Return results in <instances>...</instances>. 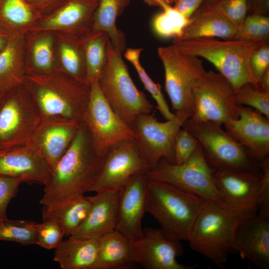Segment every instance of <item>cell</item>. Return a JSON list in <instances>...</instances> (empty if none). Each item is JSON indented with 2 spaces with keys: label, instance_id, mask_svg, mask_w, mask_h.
<instances>
[{
  "label": "cell",
  "instance_id": "1",
  "mask_svg": "<svg viewBox=\"0 0 269 269\" xmlns=\"http://www.w3.org/2000/svg\"><path fill=\"white\" fill-rule=\"evenodd\" d=\"M105 157L95 151L85 127L81 124L70 146L52 169L40 204L53 206L90 192Z\"/></svg>",
  "mask_w": 269,
  "mask_h": 269
},
{
  "label": "cell",
  "instance_id": "2",
  "mask_svg": "<svg viewBox=\"0 0 269 269\" xmlns=\"http://www.w3.org/2000/svg\"><path fill=\"white\" fill-rule=\"evenodd\" d=\"M42 120L61 119L81 124L90 95V85L61 69L47 73L27 71L23 84Z\"/></svg>",
  "mask_w": 269,
  "mask_h": 269
},
{
  "label": "cell",
  "instance_id": "3",
  "mask_svg": "<svg viewBox=\"0 0 269 269\" xmlns=\"http://www.w3.org/2000/svg\"><path fill=\"white\" fill-rule=\"evenodd\" d=\"M206 200L166 182L148 179L146 212L169 239L188 241Z\"/></svg>",
  "mask_w": 269,
  "mask_h": 269
},
{
  "label": "cell",
  "instance_id": "4",
  "mask_svg": "<svg viewBox=\"0 0 269 269\" xmlns=\"http://www.w3.org/2000/svg\"><path fill=\"white\" fill-rule=\"evenodd\" d=\"M264 42L204 37L173 39L172 44L183 53L211 62L236 90L246 83L260 88L252 73L250 59Z\"/></svg>",
  "mask_w": 269,
  "mask_h": 269
},
{
  "label": "cell",
  "instance_id": "5",
  "mask_svg": "<svg viewBox=\"0 0 269 269\" xmlns=\"http://www.w3.org/2000/svg\"><path fill=\"white\" fill-rule=\"evenodd\" d=\"M122 53L109 39L106 59L98 81L110 107L132 128L136 117L151 113L153 106L133 82Z\"/></svg>",
  "mask_w": 269,
  "mask_h": 269
},
{
  "label": "cell",
  "instance_id": "6",
  "mask_svg": "<svg viewBox=\"0 0 269 269\" xmlns=\"http://www.w3.org/2000/svg\"><path fill=\"white\" fill-rule=\"evenodd\" d=\"M240 217L228 206L206 200L188 240L190 248L223 268L231 253Z\"/></svg>",
  "mask_w": 269,
  "mask_h": 269
},
{
  "label": "cell",
  "instance_id": "7",
  "mask_svg": "<svg viewBox=\"0 0 269 269\" xmlns=\"http://www.w3.org/2000/svg\"><path fill=\"white\" fill-rule=\"evenodd\" d=\"M222 126L219 123L189 118L182 127L197 139L206 161L215 171L261 170L263 163L256 161Z\"/></svg>",
  "mask_w": 269,
  "mask_h": 269
},
{
  "label": "cell",
  "instance_id": "8",
  "mask_svg": "<svg viewBox=\"0 0 269 269\" xmlns=\"http://www.w3.org/2000/svg\"><path fill=\"white\" fill-rule=\"evenodd\" d=\"M214 172L206 161L199 143L190 157L183 163H172L162 158L145 174L148 179L171 184L205 200L227 206L216 184Z\"/></svg>",
  "mask_w": 269,
  "mask_h": 269
},
{
  "label": "cell",
  "instance_id": "9",
  "mask_svg": "<svg viewBox=\"0 0 269 269\" xmlns=\"http://www.w3.org/2000/svg\"><path fill=\"white\" fill-rule=\"evenodd\" d=\"M157 54L164 67L165 90L172 110L174 113L187 111L192 116L193 90L206 72L203 61L183 53L173 44L159 47Z\"/></svg>",
  "mask_w": 269,
  "mask_h": 269
},
{
  "label": "cell",
  "instance_id": "10",
  "mask_svg": "<svg viewBox=\"0 0 269 269\" xmlns=\"http://www.w3.org/2000/svg\"><path fill=\"white\" fill-rule=\"evenodd\" d=\"M90 95L82 122L92 147L99 155L105 157L118 144L134 141L131 127L112 109L104 98L98 79L90 82Z\"/></svg>",
  "mask_w": 269,
  "mask_h": 269
},
{
  "label": "cell",
  "instance_id": "11",
  "mask_svg": "<svg viewBox=\"0 0 269 269\" xmlns=\"http://www.w3.org/2000/svg\"><path fill=\"white\" fill-rule=\"evenodd\" d=\"M42 121L23 85L5 93L0 105V149L27 145Z\"/></svg>",
  "mask_w": 269,
  "mask_h": 269
},
{
  "label": "cell",
  "instance_id": "12",
  "mask_svg": "<svg viewBox=\"0 0 269 269\" xmlns=\"http://www.w3.org/2000/svg\"><path fill=\"white\" fill-rule=\"evenodd\" d=\"M174 116L164 122H159L154 114L137 116L132 127L134 142L140 154L150 169L164 158L174 163V146L176 135L191 114L178 111Z\"/></svg>",
  "mask_w": 269,
  "mask_h": 269
},
{
  "label": "cell",
  "instance_id": "13",
  "mask_svg": "<svg viewBox=\"0 0 269 269\" xmlns=\"http://www.w3.org/2000/svg\"><path fill=\"white\" fill-rule=\"evenodd\" d=\"M194 110L191 119L222 125L238 118L235 89L219 72L206 71L193 90Z\"/></svg>",
  "mask_w": 269,
  "mask_h": 269
},
{
  "label": "cell",
  "instance_id": "14",
  "mask_svg": "<svg viewBox=\"0 0 269 269\" xmlns=\"http://www.w3.org/2000/svg\"><path fill=\"white\" fill-rule=\"evenodd\" d=\"M263 177L262 169L258 171L224 170L214 173L216 184L227 206L240 218L257 215Z\"/></svg>",
  "mask_w": 269,
  "mask_h": 269
},
{
  "label": "cell",
  "instance_id": "15",
  "mask_svg": "<svg viewBox=\"0 0 269 269\" xmlns=\"http://www.w3.org/2000/svg\"><path fill=\"white\" fill-rule=\"evenodd\" d=\"M143 235L130 242L132 258L146 269H193L197 265L179 263L177 257L183 253L180 241L168 238L160 228L143 229Z\"/></svg>",
  "mask_w": 269,
  "mask_h": 269
},
{
  "label": "cell",
  "instance_id": "16",
  "mask_svg": "<svg viewBox=\"0 0 269 269\" xmlns=\"http://www.w3.org/2000/svg\"><path fill=\"white\" fill-rule=\"evenodd\" d=\"M150 169L133 141L122 142L105 157L101 171L90 192L96 193L121 188L132 176Z\"/></svg>",
  "mask_w": 269,
  "mask_h": 269
},
{
  "label": "cell",
  "instance_id": "17",
  "mask_svg": "<svg viewBox=\"0 0 269 269\" xmlns=\"http://www.w3.org/2000/svg\"><path fill=\"white\" fill-rule=\"evenodd\" d=\"M148 179L145 174L131 177L121 187L115 230L130 242L142 237V220L146 212Z\"/></svg>",
  "mask_w": 269,
  "mask_h": 269
},
{
  "label": "cell",
  "instance_id": "18",
  "mask_svg": "<svg viewBox=\"0 0 269 269\" xmlns=\"http://www.w3.org/2000/svg\"><path fill=\"white\" fill-rule=\"evenodd\" d=\"M99 0H65L43 16L30 32L57 31L80 37L91 31Z\"/></svg>",
  "mask_w": 269,
  "mask_h": 269
},
{
  "label": "cell",
  "instance_id": "19",
  "mask_svg": "<svg viewBox=\"0 0 269 269\" xmlns=\"http://www.w3.org/2000/svg\"><path fill=\"white\" fill-rule=\"evenodd\" d=\"M238 118L222 125L257 161L263 163L269 155V119L258 111L238 106Z\"/></svg>",
  "mask_w": 269,
  "mask_h": 269
},
{
  "label": "cell",
  "instance_id": "20",
  "mask_svg": "<svg viewBox=\"0 0 269 269\" xmlns=\"http://www.w3.org/2000/svg\"><path fill=\"white\" fill-rule=\"evenodd\" d=\"M80 124L68 120H42L27 146L43 158L52 170L70 146Z\"/></svg>",
  "mask_w": 269,
  "mask_h": 269
},
{
  "label": "cell",
  "instance_id": "21",
  "mask_svg": "<svg viewBox=\"0 0 269 269\" xmlns=\"http://www.w3.org/2000/svg\"><path fill=\"white\" fill-rule=\"evenodd\" d=\"M232 250L262 269L269 268V219L257 215L240 218L235 229Z\"/></svg>",
  "mask_w": 269,
  "mask_h": 269
},
{
  "label": "cell",
  "instance_id": "22",
  "mask_svg": "<svg viewBox=\"0 0 269 269\" xmlns=\"http://www.w3.org/2000/svg\"><path fill=\"white\" fill-rule=\"evenodd\" d=\"M51 173L44 159L27 145L0 149V175L44 186Z\"/></svg>",
  "mask_w": 269,
  "mask_h": 269
},
{
  "label": "cell",
  "instance_id": "23",
  "mask_svg": "<svg viewBox=\"0 0 269 269\" xmlns=\"http://www.w3.org/2000/svg\"><path fill=\"white\" fill-rule=\"evenodd\" d=\"M121 188L96 193L89 196L91 207L82 225L71 237L100 239L115 230Z\"/></svg>",
  "mask_w": 269,
  "mask_h": 269
},
{
  "label": "cell",
  "instance_id": "24",
  "mask_svg": "<svg viewBox=\"0 0 269 269\" xmlns=\"http://www.w3.org/2000/svg\"><path fill=\"white\" fill-rule=\"evenodd\" d=\"M26 73V36L9 37L0 52V92L5 93L22 85Z\"/></svg>",
  "mask_w": 269,
  "mask_h": 269
},
{
  "label": "cell",
  "instance_id": "25",
  "mask_svg": "<svg viewBox=\"0 0 269 269\" xmlns=\"http://www.w3.org/2000/svg\"><path fill=\"white\" fill-rule=\"evenodd\" d=\"M191 18V22L181 36L174 39L204 37L233 39L238 30L230 21L213 7H200Z\"/></svg>",
  "mask_w": 269,
  "mask_h": 269
},
{
  "label": "cell",
  "instance_id": "26",
  "mask_svg": "<svg viewBox=\"0 0 269 269\" xmlns=\"http://www.w3.org/2000/svg\"><path fill=\"white\" fill-rule=\"evenodd\" d=\"M100 239L69 236L54 249L53 260L62 269H93L97 259Z\"/></svg>",
  "mask_w": 269,
  "mask_h": 269
},
{
  "label": "cell",
  "instance_id": "27",
  "mask_svg": "<svg viewBox=\"0 0 269 269\" xmlns=\"http://www.w3.org/2000/svg\"><path fill=\"white\" fill-rule=\"evenodd\" d=\"M42 17L25 0H0V32L8 38L26 35Z\"/></svg>",
  "mask_w": 269,
  "mask_h": 269
},
{
  "label": "cell",
  "instance_id": "28",
  "mask_svg": "<svg viewBox=\"0 0 269 269\" xmlns=\"http://www.w3.org/2000/svg\"><path fill=\"white\" fill-rule=\"evenodd\" d=\"M90 207L89 196L82 195L55 205L43 206L42 220L54 221L61 227L64 236L69 237L84 222Z\"/></svg>",
  "mask_w": 269,
  "mask_h": 269
},
{
  "label": "cell",
  "instance_id": "29",
  "mask_svg": "<svg viewBox=\"0 0 269 269\" xmlns=\"http://www.w3.org/2000/svg\"><path fill=\"white\" fill-rule=\"evenodd\" d=\"M133 263L130 241L121 233L114 230L100 239L93 269H126Z\"/></svg>",
  "mask_w": 269,
  "mask_h": 269
},
{
  "label": "cell",
  "instance_id": "30",
  "mask_svg": "<svg viewBox=\"0 0 269 269\" xmlns=\"http://www.w3.org/2000/svg\"><path fill=\"white\" fill-rule=\"evenodd\" d=\"M131 0H99L93 17L91 30L106 33L114 46L122 52L126 49L123 32L116 26V19Z\"/></svg>",
  "mask_w": 269,
  "mask_h": 269
},
{
  "label": "cell",
  "instance_id": "31",
  "mask_svg": "<svg viewBox=\"0 0 269 269\" xmlns=\"http://www.w3.org/2000/svg\"><path fill=\"white\" fill-rule=\"evenodd\" d=\"M57 38L60 61L58 68L78 80L89 83L82 38L62 33H58Z\"/></svg>",
  "mask_w": 269,
  "mask_h": 269
},
{
  "label": "cell",
  "instance_id": "32",
  "mask_svg": "<svg viewBox=\"0 0 269 269\" xmlns=\"http://www.w3.org/2000/svg\"><path fill=\"white\" fill-rule=\"evenodd\" d=\"M30 37L26 40L27 71L47 73L58 67L54 63V38L51 32H29Z\"/></svg>",
  "mask_w": 269,
  "mask_h": 269
},
{
  "label": "cell",
  "instance_id": "33",
  "mask_svg": "<svg viewBox=\"0 0 269 269\" xmlns=\"http://www.w3.org/2000/svg\"><path fill=\"white\" fill-rule=\"evenodd\" d=\"M83 40L87 78L89 83L98 79L105 62L108 35L102 31L91 30L81 37Z\"/></svg>",
  "mask_w": 269,
  "mask_h": 269
},
{
  "label": "cell",
  "instance_id": "34",
  "mask_svg": "<svg viewBox=\"0 0 269 269\" xmlns=\"http://www.w3.org/2000/svg\"><path fill=\"white\" fill-rule=\"evenodd\" d=\"M162 11L153 20V28L159 36L165 38H179L190 23L191 18L184 16L171 4L161 3Z\"/></svg>",
  "mask_w": 269,
  "mask_h": 269
},
{
  "label": "cell",
  "instance_id": "35",
  "mask_svg": "<svg viewBox=\"0 0 269 269\" xmlns=\"http://www.w3.org/2000/svg\"><path fill=\"white\" fill-rule=\"evenodd\" d=\"M142 50V48H128L125 49L124 56L135 69L145 89L155 100L156 108L161 115L166 120H170L174 116L175 114L170 111L161 91L160 85L152 80L140 63L139 57Z\"/></svg>",
  "mask_w": 269,
  "mask_h": 269
},
{
  "label": "cell",
  "instance_id": "36",
  "mask_svg": "<svg viewBox=\"0 0 269 269\" xmlns=\"http://www.w3.org/2000/svg\"><path fill=\"white\" fill-rule=\"evenodd\" d=\"M0 240L14 242L25 246L35 244L34 222L8 219L0 221Z\"/></svg>",
  "mask_w": 269,
  "mask_h": 269
},
{
  "label": "cell",
  "instance_id": "37",
  "mask_svg": "<svg viewBox=\"0 0 269 269\" xmlns=\"http://www.w3.org/2000/svg\"><path fill=\"white\" fill-rule=\"evenodd\" d=\"M269 35V18L265 14L248 15L233 39L267 42Z\"/></svg>",
  "mask_w": 269,
  "mask_h": 269
},
{
  "label": "cell",
  "instance_id": "38",
  "mask_svg": "<svg viewBox=\"0 0 269 269\" xmlns=\"http://www.w3.org/2000/svg\"><path fill=\"white\" fill-rule=\"evenodd\" d=\"M237 105L253 108L269 119V93L250 84H244L235 90Z\"/></svg>",
  "mask_w": 269,
  "mask_h": 269
},
{
  "label": "cell",
  "instance_id": "39",
  "mask_svg": "<svg viewBox=\"0 0 269 269\" xmlns=\"http://www.w3.org/2000/svg\"><path fill=\"white\" fill-rule=\"evenodd\" d=\"M34 227L36 231L35 244L46 249H55L65 236L61 227L52 220L34 222Z\"/></svg>",
  "mask_w": 269,
  "mask_h": 269
},
{
  "label": "cell",
  "instance_id": "40",
  "mask_svg": "<svg viewBox=\"0 0 269 269\" xmlns=\"http://www.w3.org/2000/svg\"><path fill=\"white\" fill-rule=\"evenodd\" d=\"M212 7L224 15L237 29L242 25L249 11L248 0H220Z\"/></svg>",
  "mask_w": 269,
  "mask_h": 269
},
{
  "label": "cell",
  "instance_id": "41",
  "mask_svg": "<svg viewBox=\"0 0 269 269\" xmlns=\"http://www.w3.org/2000/svg\"><path fill=\"white\" fill-rule=\"evenodd\" d=\"M198 144L197 139L186 129L181 127L175 136L174 163L180 164L186 161Z\"/></svg>",
  "mask_w": 269,
  "mask_h": 269
},
{
  "label": "cell",
  "instance_id": "42",
  "mask_svg": "<svg viewBox=\"0 0 269 269\" xmlns=\"http://www.w3.org/2000/svg\"><path fill=\"white\" fill-rule=\"evenodd\" d=\"M23 182L19 178L0 175V221L8 219V205L16 196L19 187Z\"/></svg>",
  "mask_w": 269,
  "mask_h": 269
},
{
  "label": "cell",
  "instance_id": "43",
  "mask_svg": "<svg viewBox=\"0 0 269 269\" xmlns=\"http://www.w3.org/2000/svg\"><path fill=\"white\" fill-rule=\"evenodd\" d=\"M250 66L252 73L259 85L263 74L269 68V46L267 42L252 53L250 59Z\"/></svg>",
  "mask_w": 269,
  "mask_h": 269
},
{
  "label": "cell",
  "instance_id": "44",
  "mask_svg": "<svg viewBox=\"0 0 269 269\" xmlns=\"http://www.w3.org/2000/svg\"><path fill=\"white\" fill-rule=\"evenodd\" d=\"M263 180L258 198L257 216L269 219V157L266 158L262 164Z\"/></svg>",
  "mask_w": 269,
  "mask_h": 269
},
{
  "label": "cell",
  "instance_id": "45",
  "mask_svg": "<svg viewBox=\"0 0 269 269\" xmlns=\"http://www.w3.org/2000/svg\"><path fill=\"white\" fill-rule=\"evenodd\" d=\"M35 11L42 16L51 13L65 0H25Z\"/></svg>",
  "mask_w": 269,
  "mask_h": 269
},
{
  "label": "cell",
  "instance_id": "46",
  "mask_svg": "<svg viewBox=\"0 0 269 269\" xmlns=\"http://www.w3.org/2000/svg\"><path fill=\"white\" fill-rule=\"evenodd\" d=\"M205 0H174L173 6L188 18H190Z\"/></svg>",
  "mask_w": 269,
  "mask_h": 269
},
{
  "label": "cell",
  "instance_id": "47",
  "mask_svg": "<svg viewBox=\"0 0 269 269\" xmlns=\"http://www.w3.org/2000/svg\"><path fill=\"white\" fill-rule=\"evenodd\" d=\"M269 0H248L249 11L252 14H262L269 9Z\"/></svg>",
  "mask_w": 269,
  "mask_h": 269
},
{
  "label": "cell",
  "instance_id": "48",
  "mask_svg": "<svg viewBox=\"0 0 269 269\" xmlns=\"http://www.w3.org/2000/svg\"><path fill=\"white\" fill-rule=\"evenodd\" d=\"M259 86L261 89L269 93V68L263 74Z\"/></svg>",
  "mask_w": 269,
  "mask_h": 269
},
{
  "label": "cell",
  "instance_id": "49",
  "mask_svg": "<svg viewBox=\"0 0 269 269\" xmlns=\"http://www.w3.org/2000/svg\"><path fill=\"white\" fill-rule=\"evenodd\" d=\"M144 2L150 6H160L161 3H166L172 5L174 0H143Z\"/></svg>",
  "mask_w": 269,
  "mask_h": 269
},
{
  "label": "cell",
  "instance_id": "50",
  "mask_svg": "<svg viewBox=\"0 0 269 269\" xmlns=\"http://www.w3.org/2000/svg\"><path fill=\"white\" fill-rule=\"evenodd\" d=\"M8 38L0 32V52L6 45Z\"/></svg>",
  "mask_w": 269,
  "mask_h": 269
},
{
  "label": "cell",
  "instance_id": "51",
  "mask_svg": "<svg viewBox=\"0 0 269 269\" xmlns=\"http://www.w3.org/2000/svg\"><path fill=\"white\" fill-rule=\"evenodd\" d=\"M220 0H205L200 7H210L213 6Z\"/></svg>",
  "mask_w": 269,
  "mask_h": 269
},
{
  "label": "cell",
  "instance_id": "52",
  "mask_svg": "<svg viewBox=\"0 0 269 269\" xmlns=\"http://www.w3.org/2000/svg\"><path fill=\"white\" fill-rule=\"evenodd\" d=\"M4 94L5 93L0 92V105L1 104V103L2 102V100L3 99Z\"/></svg>",
  "mask_w": 269,
  "mask_h": 269
}]
</instances>
